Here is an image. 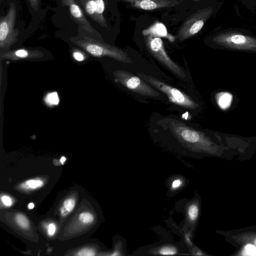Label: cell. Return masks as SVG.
<instances>
[{
  "mask_svg": "<svg viewBox=\"0 0 256 256\" xmlns=\"http://www.w3.org/2000/svg\"><path fill=\"white\" fill-rule=\"evenodd\" d=\"M28 208L29 209H32L34 208V204L32 202H30L28 205Z\"/></svg>",
  "mask_w": 256,
  "mask_h": 256,
  "instance_id": "27",
  "label": "cell"
},
{
  "mask_svg": "<svg viewBox=\"0 0 256 256\" xmlns=\"http://www.w3.org/2000/svg\"><path fill=\"white\" fill-rule=\"evenodd\" d=\"M64 6H68L72 19L78 24V28L84 30L94 38L102 40L101 34L90 24L83 10L76 0H60Z\"/></svg>",
  "mask_w": 256,
  "mask_h": 256,
  "instance_id": "9",
  "label": "cell"
},
{
  "mask_svg": "<svg viewBox=\"0 0 256 256\" xmlns=\"http://www.w3.org/2000/svg\"><path fill=\"white\" fill-rule=\"evenodd\" d=\"M199 212L198 206L196 204H190L188 210V214L189 220L194 222L196 220Z\"/></svg>",
  "mask_w": 256,
  "mask_h": 256,
  "instance_id": "15",
  "label": "cell"
},
{
  "mask_svg": "<svg viewBox=\"0 0 256 256\" xmlns=\"http://www.w3.org/2000/svg\"><path fill=\"white\" fill-rule=\"evenodd\" d=\"M213 12L211 7L200 9L189 16L180 27L176 38L180 42L186 40L197 34Z\"/></svg>",
  "mask_w": 256,
  "mask_h": 256,
  "instance_id": "6",
  "label": "cell"
},
{
  "mask_svg": "<svg viewBox=\"0 0 256 256\" xmlns=\"http://www.w3.org/2000/svg\"><path fill=\"white\" fill-rule=\"evenodd\" d=\"M76 206V200L72 198H68L64 200L62 206L60 208V214L65 216L73 210Z\"/></svg>",
  "mask_w": 256,
  "mask_h": 256,
  "instance_id": "14",
  "label": "cell"
},
{
  "mask_svg": "<svg viewBox=\"0 0 256 256\" xmlns=\"http://www.w3.org/2000/svg\"><path fill=\"white\" fill-rule=\"evenodd\" d=\"M168 126L178 141L190 150H204L210 145V141L204 134L180 121L170 119Z\"/></svg>",
  "mask_w": 256,
  "mask_h": 256,
  "instance_id": "2",
  "label": "cell"
},
{
  "mask_svg": "<svg viewBox=\"0 0 256 256\" xmlns=\"http://www.w3.org/2000/svg\"><path fill=\"white\" fill-rule=\"evenodd\" d=\"M9 56H12L18 58H26L30 55V51L25 49L18 50L6 54Z\"/></svg>",
  "mask_w": 256,
  "mask_h": 256,
  "instance_id": "17",
  "label": "cell"
},
{
  "mask_svg": "<svg viewBox=\"0 0 256 256\" xmlns=\"http://www.w3.org/2000/svg\"><path fill=\"white\" fill-rule=\"evenodd\" d=\"M2 0H0V1H1Z\"/></svg>",
  "mask_w": 256,
  "mask_h": 256,
  "instance_id": "30",
  "label": "cell"
},
{
  "mask_svg": "<svg viewBox=\"0 0 256 256\" xmlns=\"http://www.w3.org/2000/svg\"><path fill=\"white\" fill-rule=\"evenodd\" d=\"M254 244H256V239H255V240H254Z\"/></svg>",
  "mask_w": 256,
  "mask_h": 256,
  "instance_id": "29",
  "label": "cell"
},
{
  "mask_svg": "<svg viewBox=\"0 0 256 256\" xmlns=\"http://www.w3.org/2000/svg\"><path fill=\"white\" fill-rule=\"evenodd\" d=\"M77 255L78 256H94L95 255L94 252L88 248H84L80 250L78 254Z\"/></svg>",
  "mask_w": 256,
  "mask_h": 256,
  "instance_id": "22",
  "label": "cell"
},
{
  "mask_svg": "<svg viewBox=\"0 0 256 256\" xmlns=\"http://www.w3.org/2000/svg\"><path fill=\"white\" fill-rule=\"evenodd\" d=\"M74 58L78 62L83 61L84 59V54L79 51H74L72 53Z\"/></svg>",
  "mask_w": 256,
  "mask_h": 256,
  "instance_id": "23",
  "label": "cell"
},
{
  "mask_svg": "<svg viewBox=\"0 0 256 256\" xmlns=\"http://www.w3.org/2000/svg\"><path fill=\"white\" fill-rule=\"evenodd\" d=\"M84 12L92 20L105 28H108L104 12L106 0H76Z\"/></svg>",
  "mask_w": 256,
  "mask_h": 256,
  "instance_id": "10",
  "label": "cell"
},
{
  "mask_svg": "<svg viewBox=\"0 0 256 256\" xmlns=\"http://www.w3.org/2000/svg\"><path fill=\"white\" fill-rule=\"evenodd\" d=\"M1 201L6 206H10L12 204V198L9 196L6 195L1 196Z\"/></svg>",
  "mask_w": 256,
  "mask_h": 256,
  "instance_id": "20",
  "label": "cell"
},
{
  "mask_svg": "<svg viewBox=\"0 0 256 256\" xmlns=\"http://www.w3.org/2000/svg\"><path fill=\"white\" fill-rule=\"evenodd\" d=\"M44 184L43 180L40 179L28 180L20 185L22 189L34 190L42 187Z\"/></svg>",
  "mask_w": 256,
  "mask_h": 256,
  "instance_id": "13",
  "label": "cell"
},
{
  "mask_svg": "<svg viewBox=\"0 0 256 256\" xmlns=\"http://www.w3.org/2000/svg\"></svg>",
  "mask_w": 256,
  "mask_h": 256,
  "instance_id": "31",
  "label": "cell"
},
{
  "mask_svg": "<svg viewBox=\"0 0 256 256\" xmlns=\"http://www.w3.org/2000/svg\"><path fill=\"white\" fill-rule=\"evenodd\" d=\"M80 220L84 224H89L94 220V216L88 212H82L79 215Z\"/></svg>",
  "mask_w": 256,
  "mask_h": 256,
  "instance_id": "18",
  "label": "cell"
},
{
  "mask_svg": "<svg viewBox=\"0 0 256 256\" xmlns=\"http://www.w3.org/2000/svg\"><path fill=\"white\" fill-rule=\"evenodd\" d=\"M16 20V7L13 2L10 4L7 14L0 18V47L8 48L18 40L19 32L14 29Z\"/></svg>",
  "mask_w": 256,
  "mask_h": 256,
  "instance_id": "7",
  "label": "cell"
},
{
  "mask_svg": "<svg viewBox=\"0 0 256 256\" xmlns=\"http://www.w3.org/2000/svg\"><path fill=\"white\" fill-rule=\"evenodd\" d=\"M56 230V226L54 223H50L48 227V234L50 236H52Z\"/></svg>",
  "mask_w": 256,
  "mask_h": 256,
  "instance_id": "24",
  "label": "cell"
},
{
  "mask_svg": "<svg viewBox=\"0 0 256 256\" xmlns=\"http://www.w3.org/2000/svg\"><path fill=\"white\" fill-rule=\"evenodd\" d=\"M132 8L144 10L168 8L181 4V0H120Z\"/></svg>",
  "mask_w": 256,
  "mask_h": 256,
  "instance_id": "11",
  "label": "cell"
},
{
  "mask_svg": "<svg viewBox=\"0 0 256 256\" xmlns=\"http://www.w3.org/2000/svg\"><path fill=\"white\" fill-rule=\"evenodd\" d=\"M182 184V181L180 179H176L173 181L172 184V188L173 189H176L178 188Z\"/></svg>",
  "mask_w": 256,
  "mask_h": 256,
  "instance_id": "26",
  "label": "cell"
},
{
  "mask_svg": "<svg viewBox=\"0 0 256 256\" xmlns=\"http://www.w3.org/2000/svg\"><path fill=\"white\" fill-rule=\"evenodd\" d=\"M16 222L23 228L26 229L30 226V222L27 218L21 214H17L15 216Z\"/></svg>",
  "mask_w": 256,
  "mask_h": 256,
  "instance_id": "16",
  "label": "cell"
},
{
  "mask_svg": "<svg viewBox=\"0 0 256 256\" xmlns=\"http://www.w3.org/2000/svg\"><path fill=\"white\" fill-rule=\"evenodd\" d=\"M66 160V158L64 156H62L60 160V162H61L62 164H64Z\"/></svg>",
  "mask_w": 256,
  "mask_h": 256,
  "instance_id": "28",
  "label": "cell"
},
{
  "mask_svg": "<svg viewBox=\"0 0 256 256\" xmlns=\"http://www.w3.org/2000/svg\"><path fill=\"white\" fill-rule=\"evenodd\" d=\"M216 100L218 106L221 110H226L232 105L233 96L228 92H220L216 94Z\"/></svg>",
  "mask_w": 256,
  "mask_h": 256,
  "instance_id": "12",
  "label": "cell"
},
{
  "mask_svg": "<svg viewBox=\"0 0 256 256\" xmlns=\"http://www.w3.org/2000/svg\"><path fill=\"white\" fill-rule=\"evenodd\" d=\"M70 40L94 56H107L120 62L132 63L130 58L123 50L86 34H83L82 32H79L76 36L72 37Z\"/></svg>",
  "mask_w": 256,
  "mask_h": 256,
  "instance_id": "1",
  "label": "cell"
},
{
  "mask_svg": "<svg viewBox=\"0 0 256 256\" xmlns=\"http://www.w3.org/2000/svg\"><path fill=\"white\" fill-rule=\"evenodd\" d=\"M56 94H51L50 96H48V98L49 99V102L53 104H56L58 102V98Z\"/></svg>",
  "mask_w": 256,
  "mask_h": 256,
  "instance_id": "25",
  "label": "cell"
},
{
  "mask_svg": "<svg viewBox=\"0 0 256 256\" xmlns=\"http://www.w3.org/2000/svg\"><path fill=\"white\" fill-rule=\"evenodd\" d=\"M114 75L116 81L132 91L150 97H157L160 95L159 92L146 81L126 70H116Z\"/></svg>",
  "mask_w": 256,
  "mask_h": 256,
  "instance_id": "8",
  "label": "cell"
},
{
  "mask_svg": "<svg viewBox=\"0 0 256 256\" xmlns=\"http://www.w3.org/2000/svg\"><path fill=\"white\" fill-rule=\"evenodd\" d=\"M212 42L228 48L256 52V38L236 32L220 33L213 38Z\"/></svg>",
  "mask_w": 256,
  "mask_h": 256,
  "instance_id": "5",
  "label": "cell"
},
{
  "mask_svg": "<svg viewBox=\"0 0 256 256\" xmlns=\"http://www.w3.org/2000/svg\"><path fill=\"white\" fill-rule=\"evenodd\" d=\"M137 74L142 80L165 94L172 103L190 110H194L198 106V104L191 98L180 90L165 84L152 76L141 73Z\"/></svg>",
  "mask_w": 256,
  "mask_h": 256,
  "instance_id": "4",
  "label": "cell"
},
{
  "mask_svg": "<svg viewBox=\"0 0 256 256\" xmlns=\"http://www.w3.org/2000/svg\"><path fill=\"white\" fill-rule=\"evenodd\" d=\"M146 47L150 52L174 74L182 78H186L184 70L168 56L160 36L156 32L143 31Z\"/></svg>",
  "mask_w": 256,
  "mask_h": 256,
  "instance_id": "3",
  "label": "cell"
},
{
  "mask_svg": "<svg viewBox=\"0 0 256 256\" xmlns=\"http://www.w3.org/2000/svg\"><path fill=\"white\" fill-rule=\"evenodd\" d=\"M32 8L35 12L38 10L40 0H27Z\"/></svg>",
  "mask_w": 256,
  "mask_h": 256,
  "instance_id": "21",
  "label": "cell"
},
{
  "mask_svg": "<svg viewBox=\"0 0 256 256\" xmlns=\"http://www.w3.org/2000/svg\"><path fill=\"white\" fill-rule=\"evenodd\" d=\"M177 253V250L172 246H166L161 248L158 254L162 255H173Z\"/></svg>",
  "mask_w": 256,
  "mask_h": 256,
  "instance_id": "19",
  "label": "cell"
}]
</instances>
